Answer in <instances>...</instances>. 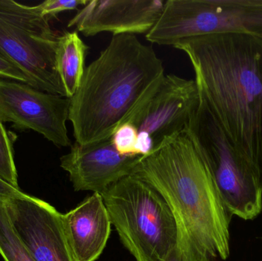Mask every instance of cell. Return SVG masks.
<instances>
[{"instance_id": "cell-1", "label": "cell", "mask_w": 262, "mask_h": 261, "mask_svg": "<svg viewBox=\"0 0 262 261\" xmlns=\"http://www.w3.org/2000/svg\"><path fill=\"white\" fill-rule=\"evenodd\" d=\"M173 47L190 60L200 97L262 185V39L213 34Z\"/></svg>"}, {"instance_id": "cell-2", "label": "cell", "mask_w": 262, "mask_h": 261, "mask_svg": "<svg viewBox=\"0 0 262 261\" xmlns=\"http://www.w3.org/2000/svg\"><path fill=\"white\" fill-rule=\"evenodd\" d=\"M132 174L152 185L169 205L188 261L229 257L232 216L186 130L142 156Z\"/></svg>"}, {"instance_id": "cell-3", "label": "cell", "mask_w": 262, "mask_h": 261, "mask_svg": "<svg viewBox=\"0 0 262 261\" xmlns=\"http://www.w3.org/2000/svg\"><path fill=\"white\" fill-rule=\"evenodd\" d=\"M165 77L154 48L135 35H114L86 67L70 98L69 121L75 143L89 145L111 139L130 122L158 90Z\"/></svg>"}, {"instance_id": "cell-4", "label": "cell", "mask_w": 262, "mask_h": 261, "mask_svg": "<svg viewBox=\"0 0 262 261\" xmlns=\"http://www.w3.org/2000/svg\"><path fill=\"white\" fill-rule=\"evenodd\" d=\"M112 225L136 261H165L179 242L173 214L163 196L131 174L101 194Z\"/></svg>"}, {"instance_id": "cell-5", "label": "cell", "mask_w": 262, "mask_h": 261, "mask_svg": "<svg viewBox=\"0 0 262 261\" xmlns=\"http://www.w3.org/2000/svg\"><path fill=\"white\" fill-rule=\"evenodd\" d=\"M185 130L209 168L228 212L246 221L258 217L262 211V185L201 97Z\"/></svg>"}, {"instance_id": "cell-6", "label": "cell", "mask_w": 262, "mask_h": 261, "mask_svg": "<svg viewBox=\"0 0 262 261\" xmlns=\"http://www.w3.org/2000/svg\"><path fill=\"white\" fill-rule=\"evenodd\" d=\"M220 33L262 39V0H167L146 39L174 46L188 38Z\"/></svg>"}, {"instance_id": "cell-7", "label": "cell", "mask_w": 262, "mask_h": 261, "mask_svg": "<svg viewBox=\"0 0 262 261\" xmlns=\"http://www.w3.org/2000/svg\"><path fill=\"white\" fill-rule=\"evenodd\" d=\"M57 38L37 6L0 0V50L26 74L29 85L66 97L55 66Z\"/></svg>"}, {"instance_id": "cell-8", "label": "cell", "mask_w": 262, "mask_h": 261, "mask_svg": "<svg viewBox=\"0 0 262 261\" xmlns=\"http://www.w3.org/2000/svg\"><path fill=\"white\" fill-rule=\"evenodd\" d=\"M70 98L0 78V120L42 135L58 147L72 145L68 135Z\"/></svg>"}, {"instance_id": "cell-9", "label": "cell", "mask_w": 262, "mask_h": 261, "mask_svg": "<svg viewBox=\"0 0 262 261\" xmlns=\"http://www.w3.org/2000/svg\"><path fill=\"white\" fill-rule=\"evenodd\" d=\"M200 102L195 80L165 75L158 90L130 121L138 131L139 150L154 151L184 130Z\"/></svg>"}, {"instance_id": "cell-10", "label": "cell", "mask_w": 262, "mask_h": 261, "mask_svg": "<svg viewBox=\"0 0 262 261\" xmlns=\"http://www.w3.org/2000/svg\"><path fill=\"white\" fill-rule=\"evenodd\" d=\"M11 225L35 261H75L63 215L46 201L23 193L5 201Z\"/></svg>"}, {"instance_id": "cell-11", "label": "cell", "mask_w": 262, "mask_h": 261, "mask_svg": "<svg viewBox=\"0 0 262 261\" xmlns=\"http://www.w3.org/2000/svg\"><path fill=\"white\" fill-rule=\"evenodd\" d=\"M163 0H92L88 1L69 21L84 36L103 32L114 35L148 33L163 12Z\"/></svg>"}, {"instance_id": "cell-12", "label": "cell", "mask_w": 262, "mask_h": 261, "mask_svg": "<svg viewBox=\"0 0 262 261\" xmlns=\"http://www.w3.org/2000/svg\"><path fill=\"white\" fill-rule=\"evenodd\" d=\"M142 156H123L108 139L89 145L75 143L61 156L60 165L67 172L75 191L102 194L132 174Z\"/></svg>"}, {"instance_id": "cell-13", "label": "cell", "mask_w": 262, "mask_h": 261, "mask_svg": "<svg viewBox=\"0 0 262 261\" xmlns=\"http://www.w3.org/2000/svg\"><path fill=\"white\" fill-rule=\"evenodd\" d=\"M63 223L74 260H98L107 245L112 225L101 195L93 193L63 215Z\"/></svg>"}, {"instance_id": "cell-14", "label": "cell", "mask_w": 262, "mask_h": 261, "mask_svg": "<svg viewBox=\"0 0 262 261\" xmlns=\"http://www.w3.org/2000/svg\"><path fill=\"white\" fill-rule=\"evenodd\" d=\"M88 50L89 46L77 31L64 32L57 38L55 66L67 98H72L79 88L86 68Z\"/></svg>"}, {"instance_id": "cell-15", "label": "cell", "mask_w": 262, "mask_h": 261, "mask_svg": "<svg viewBox=\"0 0 262 261\" xmlns=\"http://www.w3.org/2000/svg\"><path fill=\"white\" fill-rule=\"evenodd\" d=\"M0 255L5 261H35L14 231L3 201H0Z\"/></svg>"}, {"instance_id": "cell-16", "label": "cell", "mask_w": 262, "mask_h": 261, "mask_svg": "<svg viewBox=\"0 0 262 261\" xmlns=\"http://www.w3.org/2000/svg\"><path fill=\"white\" fill-rule=\"evenodd\" d=\"M0 179L19 188L18 173L14 160L13 140L0 120Z\"/></svg>"}, {"instance_id": "cell-17", "label": "cell", "mask_w": 262, "mask_h": 261, "mask_svg": "<svg viewBox=\"0 0 262 261\" xmlns=\"http://www.w3.org/2000/svg\"><path fill=\"white\" fill-rule=\"evenodd\" d=\"M138 131L135 125L131 122L122 124L111 138L118 153L123 156H137L136 147Z\"/></svg>"}, {"instance_id": "cell-18", "label": "cell", "mask_w": 262, "mask_h": 261, "mask_svg": "<svg viewBox=\"0 0 262 261\" xmlns=\"http://www.w3.org/2000/svg\"><path fill=\"white\" fill-rule=\"evenodd\" d=\"M87 3L88 0H46L37 5V7L39 9L41 15L51 18L56 16L60 12L64 11L78 9L80 6H84Z\"/></svg>"}, {"instance_id": "cell-19", "label": "cell", "mask_w": 262, "mask_h": 261, "mask_svg": "<svg viewBox=\"0 0 262 261\" xmlns=\"http://www.w3.org/2000/svg\"><path fill=\"white\" fill-rule=\"evenodd\" d=\"M0 78L14 80L29 84L26 74L4 52L0 50Z\"/></svg>"}, {"instance_id": "cell-20", "label": "cell", "mask_w": 262, "mask_h": 261, "mask_svg": "<svg viewBox=\"0 0 262 261\" xmlns=\"http://www.w3.org/2000/svg\"><path fill=\"white\" fill-rule=\"evenodd\" d=\"M23 192L20 188H16L6 182V181L0 179V201L7 200L9 198L21 195Z\"/></svg>"}, {"instance_id": "cell-21", "label": "cell", "mask_w": 262, "mask_h": 261, "mask_svg": "<svg viewBox=\"0 0 262 261\" xmlns=\"http://www.w3.org/2000/svg\"><path fill=\"white\" fill-rule=\"evenodd\" d=\"M165 261H188L179 243Z\"/></svg>"}]
</instances>
